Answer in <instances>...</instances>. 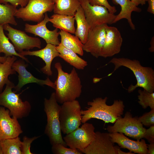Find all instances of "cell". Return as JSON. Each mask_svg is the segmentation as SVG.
<instances>
[{"instance_id":"21","label":"cell","mask_w":154,"mask_h":154,"mask_svg":"<svg viewBox=\"0 0 154 154\" xmlns=\"http://www.w3.org/2000/svg\"><path fill=\"white\" fill-rule=\"evenodd\" d=\"M59 57L75 68L83 70L88 65L87 62L79 57L77 54L71 49L60 44L56 46Z\"/></svg>"},{"instance_id":"19","label":"cell","mask_w":154,"mask_h":154,"mask_svg":"<svg viewBox=\"0 0 154 154\" xmlns=\"http://www.w3.org/2000/svg\"><path fill=\"white\" fill-rule=\"evenodd\" d=\"M112 141L118 144L120 148L126 149L129 151L139 154H147V145L145 140L135 141L131 140L121 133H109Z\"/></svg>"},{"instance_id":"20","label":"cell","mask_w":154,"mask_h":154,"mask_svg":"<svg viewBox=\"0 0 154 154\" xmlns=\"http://www.w3.org/2000/svg\"><path fill=\"white\" fill-rule=\"evenodd\" d=\"M114 4L119 5L121 7L120 13L117 15L114 21V23L122 19H126L129 26L133 30L135 29V26L133 23L131 18L133 12L140 13L141 9L137 7L131 0H112Z\"/></svg>"},{"instance_id":"17","label":"cell","mask_w":154,"mask_h":154,"mask_svg":"<svg viewBox=\"0 0 154 154\" xmlns=\"http://www.w3.org/2000/svg\"><path fill=\"white\" fill-rule=\"evenodd\" d=\"M123 41L121 34L118 29L107 25L105 43L100 57L104 58L111 57L119 53Z\"/></svg>"},{"instance_id":"39","label":"cell","mask_w":154,"mask_h":154,"mask_svg":"<svg viewBox=\"0 0 154 154\" xmlns=\"http://www.w3.org/2000/svg\"><path fill=\"white\" fill-rule=\"evenodd\" d=\"M131 1L133 2L137 6L140 5H144L147 1V0H131Z\"/></svg>"},{"instance_id":"1","label":"cell","mask_w":154,"mask_h":154,"mask_svg":"<svg viewBox=\"0 0 154 154\" xmlns=\"http://www.w3.org/2000/svg\"><path fill=\"white\" fill-rule=\"evenodd\" d=\"M108 98H96L87 102L88 107L85 110H81V122L84 123L92 118L101 119L105 123H114L118 119L122 117L125 106L123 102L116 100L111 105L106 104Z\"/></svg>"},{"instance_id":"11","label":"cell","mask_w":154,"mask_h":154,"mask_svg":"<svg viewBox=\"0 0 154 154\" xmlns=\"http://www.w3.org/2000/svg\"><path fill=\"white\" fill-rule=\"evenodd\" d=\"M3 29L8 32V38L11 41L15 50L19 52L36 47H41V42L38 38L29 36L24 31L11 27L9 24L3 25Z\"/></svg>"},{"instance_id":"41","label":"cell","mask_w":154,"mask_h":154,"mask_svg":"<svg viewBox=\"0 0 154 154\" xmlns=\"http://www.w3.org/2000/svg\"><path fill=\"white\" fill-rule=\"evenodd\" d=\"M154 38L153 37L151 38L150 41V47L149 48L150 51L153 52L154 51Z\"/></svg>"},{"instance_id":"15","label":"cell","mask_w":154,"mask_h":154,"mask_svg":"<svg viewBox=\"0 0 154 154\" xmlns=\"http://www.w3.org/2000/svg\"><path fill=\"white\" fill-rule=\"evenodd\" d=\"M11 116L9 110L0 106V140L19 137L23 132L18 119Z\"/></svg>"},{"instance_id":"33","label":"cell","mask_w":154,"mask_h":154,"mask_svg":"<svg viewBox=\"0 0 154 154\" xmlns=\"http://www.w3.org/2000/svg\"><path fill=\"white\" fill-rule=\"evenodd\" d=\"M39 137L35 136L29 138L26 136H24L21 146L22 154H33L30 150L31 145L33 141Z\"/></svg>"},{"instance_id":"35","label":"cell","mask_w":154,"mask_h":154,"mask_svg":"<svg viewBox=\"0 0 154 154\" xmlns=\"http://www.w3.org/2000/svg\"><path fill=\"white\" fill-rule=\"evenodd\" d=\"M29 1V0H0V3L6 4L9 3L17 7L20 5L21 7H23L27 5Z\"/></svg>"},{"instance_id":"27","label":"cell","mask_w":154,"mask_h":154,"mask_svg":"<svg viewBox=\"0 0 154 154\" xmlns=\"http://www.w3.org/2000/svg\"><path fill=\"white\" fill-rule=\"evenodd\" d=\"M3 53L7 57L13 56H18L26 62H29L28 59L20 54L15 50L13 44L9 40V38L5 35L3 26L0 25V53Z\"/></svg>"},{"instance_id":"31","label":"cell","mask_w":154,"mask_h":154,"mask_svg":"<svg viewBox=\"0 0 154 154\" xmlns=\"http://www.w3.org/2000/svg\"><path fill=\"white\" fill-rule=\"evenodd\" d=\"M51 151L54 154H82L78 149L70 148H68L61 143L52 145Z\"/></svg>"},{"instance_id":"26","label":"cell","mask_w":154,"mask_h":154,"mask_svg":"<svg viewBox=\"0 0 154 154\" xmlns=\"http://www.w3.org/2000/svg\"><path fill=\"white\" fill-rule=\"evenodd\" d=\"M17 60V57L13 56H7L4 62H0V93L2 92L5 85L10 81L9 76L16 73V72L12 68V65Z\"/></svg>"},{"instance_id":"8","label":"cell","mask_w":154,"mask_h":154,"mask_svg":"<svg viewBox=\"0 0 154 154\" xmlns=\"http://www.w3.org/2000/svg\"><path fill=\"white\" fill-rule=\"evenodd\" d=\"M54 4L53 0H29L25 7L17 9L15 16L24 21L39 23L45 13L53 11Z\"/></svg>"},{"instance_id":"5","label":"cell","mask_w":154,"mask_h":154,"mask_svg":"<svg viewBox=\"0 0 154 154\" xmlns=\"http://www.w3.org/2000/svg\"><path fill=\"white\" fill-rule=\"evenodd\" d=\"M15 86L10 80L6 84L4 90L0 93V106L7 108L13 117L21 119L29 115L31 106L28 101H22L20 97L21 92L17 94L12 90Z\"/></svg>"},{"instance_id":"23","label":"cell","mask_w":154,"mask_h":154,"mask_svg":"<svg viewBox=\"0 0 154 154\" xmlns=\"http://www.w3.org/2000/svg\"><path fill=\"white\" fill-rule=\"evenodd\" d=\"M75 21L74 16L54 14L50 18L49 22L56 28L74 34L76 30Z\"/></svg>"},{"instance_id":"37","label":"cell","mask_w":154,"mask_h":154,"mask_svg":"<svg viewBox=\"0 0 154 154\" xmlns=\"http://www.w3.org/2000/svg\"><path fill=\"white\" fill-rule=\"evenodd\" d=\"M148 7L147 11L154 15V0H147Z\"/></svg>"},{"instance_id":"9","label":"cell","mask_w":154,"mask_h":154,"mask_svg":"<svg viewBox=\"0 0 154 154\" xmlns=\"http://www.w3.org/2000/svg\"><path fill=\"white\" fill-rule=\"evenodd\" d=\"M79 1L90 28L102 24L114 23L116 15L110 13L105 7L91 5L87 0Z\"/></svg>"},{"instance_id":"34","label":"cell","mask_w":154,"mask_h":154,"mask_svg":"<svg viewBox=\"0 0 154 154\" xmlns=\"http://www.w3.org/2000/svg\"><path fill=\"white\" fill-rule=\"evenodd\" d=\"M89 3L92 5L104 6L106 7L111 13L114 14L116 11V7L111 6L108 0H87Z\"/></svg>"},{"instance_id":"12","label":"cell","mask_w":154,"mask_h":154,"mask_svg":"<svg viewBox=\"0 0 154 154\" xmlns=\"http://www.w3.org/2000/svg\"><path fill=\"white\" fill-rule=\"evenodd\" d=\"M112 141L109 133L95 132L94 140L85 148L79 150L85 154H117V145Z\"/></svg>"},{"instance_id":"29","label":"cell","mask_w":154,"mask_h":154,"mask_svg":"<svg viewBox=\"0 0 154 154\" xmlns=\"http://www.w3.org/2000/svg\"><path fill=\"white\" fill-rule=\"evenodd\" d=\"M21 142L19 136L0 140V147L3 154H22Z\"/></svg>"},{"instance_id":"30","label":"cell","mask_w":154,"mask_h":154,"mask_svg":"<svg viewBox=\"0 0 154 154\" xmlns=\"http://www.w3.org/2000/svg\"><path fill=\"white\" fill-rule=\"evenodd\" d=\"M138 103L145 109L149 107L151 109H154V92L150 93L144 89L138 90Z\"/></svg>"},{"instance_id":"4","label":"cell","mask_w":154,"mask_h":154,"mask_svg":"<svg viewBox=\"0 0 154 154\" xmlns=\"http://www.w3.org/2000/svg\"><path fill=\"white\" fill-rule=\"evenodd\" d=\"M44 111L47 117V123L44 133L48 137L52 145L61 143L67 147L61 133L59 119L61 106L56 98L55 92L52 93L49 99H44Z\"/></svg>"},{"instance_id":"42","label":"cell","mask_w":154,"mask_h":154,"mask_svg":"<svg viewBox=\"0 0 154 154\" xmlns=\"http://www.w3.org/2000/svg\"><path fill=\"white\" fill-rule=\"evenodd\" d=\"M7 57L5 56H0V62L3 63L5 62L6 60Z\"/></svg>"},{"instance_id":"38","label":"cell","mask_w":154,"mask_h":154,"mask_svg":"<svg viewBox=\"0 0 154 154\" xmlns=\"http://www.w3.org/2000/svg\"><path fill=\"white\" fill-rule=\"evenodd\" d=\"M148 152L147 154H154V143H150L147 145Z\"/></svg>"},{"instance_id":"6","label":"cell","mask_w":154,"mask_h":154,"mask_svg":"<svg viewBox=\"0 0 154 154\" xmlns=\"http://www.w3.org/2000/svg\"><path fill=\"white\" fill-rule=\"evenodd\" d=\"M146 129L138 117H133L128 111L126 112L123 117L118 119L113 125H108L106 128L109 133H121L137 140L143 138Z\"/></svg>"},{"instance_id":"22","label":"cell","mask_w":154,"mask_h":154,"mask_svg":"<svg viewBox=\"0 0 154 154\" xmlns=\"http://www.w3.org/2000/svg\"><path fill=\"white\" fill-rule=\"evenodd\" d=\"M74 17L77 25L74 34L84 44L86 41L90 28L86 20L83 10L81 6L77 9Z\"/></svg>"},{"instance_id":"25","label":"cell","mask_w":154,"mask_h":154,"mask_svg":"<svg viewBox=\"0 0 154 154\" xmlns=\"http://www.w3.org/2000/svg\"><path fill=\"white\" fill-rule=\"evenodd\" d=\"M80 6L79 0H55L54 14L74 16Z\"/></svg>"},{"instance_id":"43","label":"cell","mask_w":154,"mask_h":154,"mask_svg":"<svg viewBox=\"0 0 154 154\" xmlns=\"http://www.w3.org/2000/svg\"><path fill=\"white\" fill-rule=\"evenodd\" d=\"M0 154H3L1 148L0 147Z\"/></svg>"},{"instance_id":"13","label":"cell","mask_w":154,"mask_h":154,"mask_svg":"<svg viewBox=\"0 0 154 154\" xmlns=\"http://www.w3.org/2000/svg\"><path fill=\"white\" fill-rule=\"evenodd\" d=\"M107 25L102 24L90 28L86 41L83 47L84 51L96 58L100 57L105 43Z\"/></svg>"},{"instance_id":"7","label":"cell","mask_w":154,"mask_h":154,"mask_svg":"<svg viewBox=\"0 0 154 154\" xmlns=\"http://www.w3.org/2000/svg\"><path fill=\"white\" fill-rule=\"evenodd\" d=\"M81 107L76 100L65 102L61 106L59 119L61 131L67 134L74 130L81 124Z\"/></svg>"},{"instance_id":"36","label":"cell","mask_w":154,"mask_h":154,"mask_svg":"<svg viewBox=\"0 0 154 154\" xmlns=\"http://www.w3.org/2000/svg\"><path fill=\"white\" fill-rule=\"evenodd\" d=\"M146 129L143 138L149 143H154V125L149 127Z\"/></svg>"},{"instance_id":"14","label":"cell","mask_w":154,"mask_h":154,"mask_svg":"<svg viewBox=\"0 0 154 154\" xmlns=\"http://www.w3.org/2000/svg\"><path fill=\"white\" fill-rule=\"evenodd\" d=\"M28 66L25 60L22 58L16 60L13 63L12 68L18 74V83L14 88L16 93L19 91L23 87L25 84L30 83H36L41 86L47 85L55 89V86L48 77L46 80L38 79L34 76L26 69Z\"/></svg>"},{"instance_id":"44","label":"cell","mask_w":154,"mask_h":154,"mask_svg":"<svg viewBox=\"0 0 154 154\" xmlns=\"http://www.w3.org/2000/svg\"><path fill=\"white\" fill-rule=\"evenodd\" d=\"M53 0V1H54V0Z\"/></svg>"},{"instance_id":"40","label":"cell","mask_w":154,"mask_h":154,"mask_svg":"<svg viewBox=\"0 0 154 154\" xmlns=\"http://www.w3.org/2000/svg\"><path fill=\"white\" fill-rule=\"evenodd\" d=\"M117 154H134V153H132L131 151L129 152H125L122 151L120 149V147L119 146L117 147Z\"/></svg>"},{"instance_id":"24","label":"cell","mask_w":154,"mask_h":154,"mask_svg":"<svg viewBox=\"0 0 154 154\" xmlns=\"http://www.w3.org/2000/svg\"><path fill=\"white\" fill-rule=\"evenodd\" d=\"M60 43L66 48L71 49L81 56H83V44L78 38L66 31L60 30Z\"/></svg>"},{"instance_id":"10","label":"cell","mask_w":154,"mask_h":154,"mask_svg":"<svg viewBox=\"0 0 154 154\" xmlns=\"http://www.w3.org/2000/svg\"><path fill=\"white\" fill-rule=\"evenodd\" d=\"M95 127L91 123L86 122L72 131L66 134L63 139L70 148L80 150L86 147L94 140Z\"/></svg>"},{"instance_id":"18","label":"cell","mask_w":154,"mask_h":154,"mask_svg":"<svg viewBox=\"0 0 154 154\" xmlns=\"http://www.w3.org/2000/svg\"><path fill=\"white\" fill-rule=\"evenodd\" d=\"M21 55L34 56L42 58L45 62V65L40 69V70L45 74L51 76L52 72L51 70V65L53 60L56 57H59V54L56 48V46L50 43L47 44L44 48L37 50L23 51L18 53Z\"/></svg>"},{"instance_id":"2","label":"cell","mask_w":154,"mask_h":154,"mask_svg":"<svg viewBox=\"0 0 154 154\" xmlns=\"http://www.w3.org/2000/svg\"><path fill=\"white\" fill-rule=\"evenodd\" d=\"M54 67L58 73L57 78L54 83L57 102L62 104L79 98L82 93V86L75 68L74 67L70 73L65 72L59 62L56 63Z\"/></svg>"},{"instance_id":"3","label":"cell","mask_w":154,"mask_h":154,"mask_svg":"<svg viewBox=\"0 0 154 154\" xmlns=\"http://www.w3.org/2000/svg\"><path fill=\"white\" fill-rule=\"evenodd\" d=\"M112 63L114 66L113 71L110 73V76L120 67H125L132 71L137 80V83L131 85L127 89L131 93L136 88L141 87L150 93L154 91V70L151 67L142 66L140 62L136 60H131L125 58H113L106 64Z\"/></svg>"},{"instance_id":"28","label":"cell","mask_w":154,"mask_h":154,"mask_svg":"<svg viewBox=\"0 0 154 154\" xmlns=\"http://www.w3.org/2000/svg\"><path fill=\"white\" fill-rule=\"evenodd\" d=\"M17 7L9 3H0V25L10 24L17 25L15 15L17 12Z\"/></svg>"},{"instance_id":"32","label":"cell","mask_w":154,"mask_h":154,"mask_svg":"<svg viewBox=\"0 0 154 154\" xmlns=\"http://www.w3.org/2000/svg\"><path fill=\"white\" fill-rule=\"evenodd\" d=\"M138 119L143 125L148 127L154 125V109H151L149 112H146Z\"/></svg>"},{"instance_id":"16","label":"cell","mask_w":154,"mask_h":154,"mask_svg":"<svg viewBox=\"0 0 154 154\" xmlns=\"http://www.w3.org/2000/svg\"><path fill=\"white\" fill-rule=\"evenodd\" d=\"M49 19L47 13H45L43 19L37 24L31 25L26 23L25 30L26 32L42 38L47 44L50 43L56 46L60 43L58 38L59 32H58V29L56 28L53 31L47 29L46 24L49 22Z\"/></svg>"}]
</instances>
